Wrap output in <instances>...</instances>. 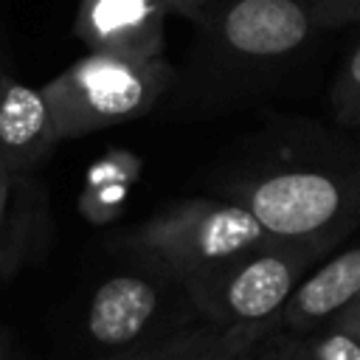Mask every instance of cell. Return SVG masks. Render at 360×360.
Listing matches in <instances>:
<instances>
[{
	"label": "cell",
	"instance_id": "obj_14",
	"mask_svg": "<svg viewBox=\"0 0 360 360\" xmlns=\"http://www.w3.org/2000/svg\"><path fill=\"white\" fill-rule=\"evenodd\" d=\"M315 11L323 22H343L360 14V0H318Z\"/></svg>",
	"mask_w": 360,
	"mask_h": 360
},
{
	"label": "cell",
	"instance_id": "obj_16",
	"mask_svg": "<svg viewBox=\"0 0 360 360\" xmlns=\"http://www.w3.org/2000/svg\"><path fill=\"white\" fill-rule=\"evenodd\" d=\"M166 11H180V14H194L202 0H160Z\"/></svg>",
	"mask_w": 360,
	"mask_h": 360
},
{
	"label": "cell",
	"instance_id": "obj_13",
	"mask_svg": "<svg viewBox=\"0 0 360 360\" xmlns=\"http://www.w3.org/2000/svg\"><path fill=\"white\" fill-rule=\"evenodd\" d=\"M332 98H335V110H338L340 121L360 124V45L349 56V62L335 84Z\"/></svg>",
	"mask_w": 360,
	"mask_h": 360
},
{
	"label": "cell",
	"instance_id": "obj_2",
	"mask_svg": "<svg viewBox=\"0 0 360 360\" xmlns=\"http://www.w3.org/2000/svg\"><path fill=\"white\" fill-rule=\"evenodd\" d=\"M318 256L315 242L267 239L253 250L186 281L188 298L222 329L270 326Z\"/></svg>",
	"mask_w": 360,
	"mask_h": 360
},
{
	"label": "cell",
	"instance_id": "obj_10",
	"mask_svg": "<svg viewBox=\"0 0 360 360\" xmlns=\"http://www.w3.org/2000/svg\"><path fill=\"white\" fill-rule=\"evenodd\" d=\"M42 214L34 172H20L0 158V278L31 259L42 236Z\"/></svg>",
	"mask_w": 360,
	"mask_h": 360
},
{
	"label": "cell",
	"instance_id": "obj_8",
	"mask_svg": "<svg viewBox=\"0 0 360 360\" xmlns=\"http://www.w3.org/2000/svg\"><path fill=\"white\" fill-rule=\"evenodd\" d=\"M56 141L45 90L6 76L0 84V158L20 172H34Z\"/></svg>",
	"mask_w": 360,
	"mask_h": 360
},
{
	"label": "cell",
	"instance_id": "obj_17",
	"mask_svg": "<svg viewBox=\"0 0 360 360\" xmlns=\"http://www.w3.org/2000/svg\"><path fill=\"white\" fill-rule=\"evenodd\" d=\"M6 76H8V73H6V68H3V62H0V84L6 82Z\"/></svg>",
	"mask_w": 360,
	"mask_h": 360
},
{
	"label": "cell",
	"instance_id": "obj_12",
	"mask_svg": "<svg viewBox=\"0 0 360 360\" xmlns=\"http://www.w3.org/2000/svg\"><path fill=\"white\" fill-rule=\"evenodd\" d=\"M292 335L278 346L273 360H360V340L335 323Z\"/></svg>",
	"mask_w": 360,
	"mask_h": 360
},
{
	"label": "cell",
	"instance_id": "obj_11",
	"mask_svg": "<svg viewBox=\"0 0 360 360\" xmlns=\"http://www.w3.org/2000/svg\"><path fill=\"white\" fill-rule=\"evenodd\" d=\"M267 332V326L250 329H219V332H194L163 343L158 349H143L138 354H127L121 360H242L256 340Z\"/></svg>",
	"mask_w": 360,
	"mask_h": 360
},
{
	"label": "cell",
	"instance_id": "obj_7",
	"mask_svg": "<svg viewBox=\"0 0 360 360\" xmlns=\"http://www.w3.org/2000/svg\"><path fill=\"white\" fill-rule=\"evenodd\" d=\"M309 11L298 0H236L222 17L225 45L242 56H284L309 37Z\"/></svg>",
	"mask_w": 360,
	"mask_h": 360
},
{
	"label": "cell",
	"instance_id": "obj_3",
	"mask_svg": "<svg viewBox=\"0 0 360 360\" xmlns=\"http://www.w3.org/2000/svg\"><path fill=\"white\" fill-rule=\"evenodd\" d=\"M166 84L169 68L163 59L90 51L42 90L62 141L143 115Z\"/></svg>",
	"mask_w": 360,
	"mask_h": 360
},
{
	"label": "cell",
	"instance_id": "obj_9",
	"mask_svg": "<svg viewBox=\"0 0 360 360\" xmlns=\"http://www.w3.org/2000/svg\"><path fill=\"white\" fill-rule=\"evenodd\" d=\"M360 295V245L338 253L312 276L301 278L278 321L290 332H309L332 323Z\"/></svg>",
	"mask_w": 360,
	"mask_h": 360
},
{
	"label": "cell",
	"instance_id": "obj_5",
	"mask_svg": "<svg viewBox=\"0 0 360 360\" xmlns=\"http://www.w3.org/2000/svg\"><path fill=\"white\" fill-rule=\"evenodd\" d=\"M163 309L160 281L138 273H121L104 278L90 295L84 329L90 340L110 352H124L135 346Z\"/></svg>",
	"mask_w": 360,
	"mask_h": 360
},
{
	"label": "cell",
	"instance_id": "obj_1",
	"mask_svg": "<svg viewBox=\"0 0 360 360\" xmlns=\"http://www.w3.org/2000/svg\"><path fill=\"white\" fill-rule=\"evenodd\" d=\"M267 239L270 236L245 205L188 200L124 233L121 248L160 276L186 284Z\"/></svg>",
	"mask_w": 360,
	"mask_h": 360
},
{
	"label": "cell",
	"instance_id": "obj_6",
	"mask_svg": "<svg viewBox=\"0 0 360 360\" xmlns=\"http://www.w3.org/2000/svg\"><path fill=\"white\" fill-rule=\"evenodd\" d=\"M163 20L160 0H82L76 31L90 51L160 59Z\"/></svg>",
	"mask_w": 360,
	"mask_h": 360
},
{
	"label": "cell",
	"instance_id": "obj_15",
	"mask_svg": "<svg viewBox=\"0 0 360 360\" xmlns=\"http://www.w3.org/2000/svg\"><path fill=\"white\" fill-rule=\"evenodd\" d=\"M332 323H335V326H340V329H346L352 338H357V340H360V295H357V298H354V301H352V304H349V307H346V309H343Z\"/></svg>",
	"mask_w": 360,
	"mask_h": 360
},
{
	"label": "cell",
	"instance_id": "obj_4",
	"mask_svg": "<svg viewBox=\"0 0 360 360\" xmlns=\"http://www.w3.org/2000/svg\"><path fill=\"white\" fill-rule=\"evenodd\" d=\"M349 186L326 172H278L248 191V211L270 239L307 242L326 233L352 202Z\"/></svg>",
	"mask_w": 360,
	"mask_h": 360
},
{
	"label": "cell",
	"instance_id": "obj_18",
	"mask_svg": "<svg viewBox=\"0 0 360 360\" xmlns=\"http://www.w3.org/2000/svg\"><path fill=\"white\" fill-rule=\"evenodd\" d=\"M0 360H8V352H6L3 346H0Z\"/></svg>",
	"mask_w": 360,
	"mask_h": 360
}]
</instances>
